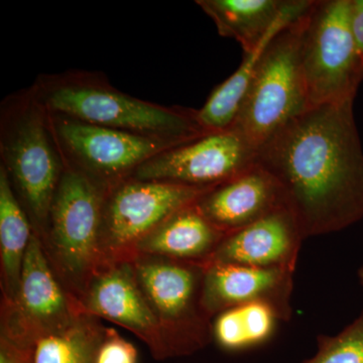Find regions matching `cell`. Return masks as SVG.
<instances>
[{
	"mask_svg": "<svg viewBox=\"0 0 363 363\" xmlns=\"http://www.w3.org/2000/svg\"><path fill=\"white\" fill-rule=\"evenodd\" d=\"M138 285L162 328L168 329L172 357L191 354L212 338L201 295L204 266L180 260H145L135 264Z\"/></svg>",
	"mask_w": 363,
	"mask_h": 363,
	"instance_id": "52a82bcc",
	"label": "cell"
},
{
	"mask_svg": "<svg viewBox=\"0 0 363 363\" xmlns=\"http://www.w3.org/2000/svg\"><path fill=\"white\" fill-rule=\"evenodd\" d=\"M351 0H314L303 33L301 60L310 105L354 102L363 64L350 28Z\"/></svg>",
	"mask_w": 363,
	"mask_h": 363,
	"instance_id": "5b68a950",
	"label": "cell"
},
{
	"mask_svg": "<svg viewBox=\"0 0 363 363\" xmlns=\"http://www.w3.org/2000/svg\"><path fill=\"white\" fill-rule=\"evenodd\" d=\"M357 278H358V281H359V285H360V286H362V290H363V266L362 267H360L359 269H358Z\"/></svg>",
	"mask_w": 363,
	"mask_h": 363,
	"instance_id": "484cf974",
	"label": "cell"
},
{
	"mask_svg": "<svg viewBox=\"0 0 363 363\" xmlns=\"http://www.w3.org/2000/svg\"><path fill=\"white\" fill-rule=\"evenodd\" d=\"M84 306L90 314L130 329L150 346L157 359L169 357L162 326L136 279L135 269L119 264L92 277Z\"/></svg>",
	"mask_w": 363,
	"mask_h": 363,
	"instance_id": "7c38bea8",
	"label": "cell"
},
{
	"mask_svg": "<svg viewBox=\"0 0 363 363\" xmlns=\"http://www.w3.org/2000/svg\"><path fill=\"white\" fill-rule=\"evenodd\" d=\"M353 104L310 107L257 150L306 240L363 219V149Z\"/></svg>",
	"mask_w": 363,
	"mask_h": 363,
	"instance_id": "6da1fadb",
	"label": "cell"
},
{
	"mask_svg": "<svg viewBox=\"0 0 363 363\" xmlns=\"http://www.w3.org/2000/svg\"><path fill=\"white\" fill-rule=\"evenodd\" d=\"M313 1L314 0H309L304 7L286 16L257 45L255 51L245 54V59L240 68L212 91L202 108L197 111L200 123L207 133L226 130L233 126L252 82L253 73L267 45L286 26L302 16L311 7Z\"/></svg>",
	"mask_w": 363,
	"mask_h": 363,
	"instance_id": "d6986e66",
	"label": "cell"
},
{
	"mask_svg": "<svg viewBox=\"0 0 363 363\" xmlns=\"http://www.w3.org/2000/svg\"><path fill=\"white\" fill-rule=\"evenodd\" d=\"M238 308L240 327L245 347L267 342L274 335L279 318L272 308L259 303Z\"/></svg>",
	"mask_w": 363,
	"mask_h": 363,
	"instance_id": "7402d4cb",
	"label": "cell"
},
{
	"mask_svg": "<svg viewBox=\"0 0 363 363\" xmlns=\"http://www.w3.org/2000/svg\"><path fill=\"white\" fill-rule=\"evenodd\" d=\"M308 11L267 45L231 126L257 150L311 107L301 60Z\"/></svg>",
	"mask_w": 363,
	"mask_h": 363,
	"instance_id": "277c9868",
	"label": "cell"
},
{
	"mask_svg": "<svg viewBox=\"0 0 363 363\" xmlns=\"http://www.w3.org/2000/svg\"><path fill=\"white\" fill-rule=\"evenodd\" d=\"M48 113L65 167L89 177L106 191L130 179L138 167L152 157L179 145L62 114Z\"/></svg>",
	"mask_w": 363,
	"mask_h": 363,
	"instance_id": "8992f818",
	"label": "cell"
},
{
	"mask_svg": "<svg viewBox=\"0 0 363 363\" xmlns=\"http://www.w3.org/2000/svg\"><path fill=\"white\" fill-rule=\"evenodd\" d=\"M107 191L65 167L49 215L55 252L75 281L92 276L101 260L102 208Z\"/></svg>",
	"mask_w": 363,
	"mask_h": 363,
	"instance_id": "ba28073f",
	"label": "cell"
},
{
	"mask_svg": "<svg viewBox=\"0 0 363 363\" xmlns=\"http://www.w3.org/2000/svg\"><path fill=\"white\" fill-rule=\"evenodd\" d=\"M227 235L195 204L177 212L138 243L135 250L169 259L204 264Z\"/></svg>",
	"mask_w": 363,
	"mask_h": 363,
	"instance_id": "e0dca14e",
	"label": "cell"
},
{
	"mask_svg": "<svg viewBox=\"0 0 363 363\" xmlns=\"http://www.w3.org/2000/svg\"><path fill=\"white\" fill-rule=\"evenodd\" d=\"M104 331L75 317L56 328L33 332L16 342L30 363H95Z\"/></svg>",
	"mask_w": 363,
	"mask_h": 363,
	"instance_id": "ac0fdd59",
	"label": "cell"
},
{
	"mask_svg": "<svg viewBox=\"0 0 363 363\" xmlns=\"http://www.w3.org/2000/svg\"><path fill=\"white\" fill-rule=\"evenodd\" d=\"M305 240L295 217L286 207H281L255 223L227 234L204 264L281 267L296 271Z\"/></svg>",
	"mask_w": 363,
	"mask_h": 363,
	"instance_id": "4fadbf2b",
	"label": "cell"
},
{
	"mask_svg": "<svg viewBox=\"0 0 363 363\" xmlns=\"http://www.w3.org/2000/svg\"><path fill=\"white\" fill-rule=\"evenodd\" d=\"M0 117L1 167L26 213L35 223L48 226L52 200L65 171L49 113L30 88L4 100Z\"/></svg>",
	"mask_w": 363,
	"mask_h": 363,
	"instance_id": "3957f363",
	"label": "cell"
},
{
	"mask_svg": "<svg viewBox=\"0 0 363 363\" xmlns=\"http://www.w3.org/2000/svg\"><path fill=\"white\" fill-rule=\"evenodd\" d=\"M28 213L0 167V252L7 295L13 304L18 300L21 269L33 236Z\"/></svg>",
	"mask_w": 363,
	"mask_h": 363,
	"instance_id": "ffe728a7",
	"label": "cell"
},
{
	"mask_svg": "<svg viewBox=\"0 0 363 363\" xmlns=\"http://www.w3.org/2000/svg\"><path fill=\"white\" fill-rule=\"evenodd\" d=\"M196 206L213 225L228 234L285 205L278 182L257 162L235 178L210 189Z\"/></svg>",
	"mask_w": 363,
	"mask_h": 363,
	"instance_id": "5bb4252c",
	"label": "cell"
},
{
	"mask_svg": "<svg viewBox=\"0 0 363 363\" xmlns=\"http://www.w3.org/2000/svg\"><path fill=\"white\" fill-rule=\"evenodd\" d=\"M303 363H363V309L335 335H319L314 357Z\"/></svg>",
	"mask_w": 363,
	"mask_h": 363,
	"instance_id": "44dd1931",
	"label": "cell"
},
{
	"mask_svg": "<svg viewBox=\"0 0 363 363\" xmlns=\"http://www.w3.org/2000/svg\"><path fill=\"white\" fill-rule=\"evenodd\" d=\"M32 90L50 113L62 114L149 138L184 145L207 135L198 111L162 106L117 90L101 75L66 72L38 78Z\"/></svg>",
	"mask_w": 363,
	"mask_h": 363,
	"instance_id": "7a4b0ae2",
	"label": "cell"
},
{
	"mask_svg": "<svg viewBox=\"0 0 363 363\" xmlns=\"http://www.w3.org/2000/svg\"><path fill=\"white\" fill-rule=\"evenodd\" d=\"M95 363H138V350L116 330H104Z\"/></svg>",
	"mask_w": 363,
	"mask_h": 363,
	"instance_id": "603a6c76",
	"label": "cell"
},
{
	"mask_svg": "<svg viewBox=\"0 0 363 363\" xmlns=\"http://www.w3.org/2000/svg\"><path fill=\"white\" fill-rule=\"evenodd\" d=\"M203 266L201 306L208 317L230 308L259 303L272 308L281 321H290L296 271L226 264Z\"/></svg>",
	"mask_w": 363,
	"mask_h": 363,
	"instance_id": "8fae6325",
	"label": "cell"
},
{
	"mask_svg": "<svg viewBox=\"0 0 363 363\" xmlns=\"http://www.w3.org/2000/svg\"><path fill=\"white\" fill-rule=\"evenodd\" d=\"M0 363L30 362L28 351L2 336L1 346H0Z\"/></svg>",
	"mask_w": 363,
	"mask_h": 363,
	"instance_id": "d4e9b609",
	"label": "cell"
},
{
	"mask_svg": "<svg viewBox=\"0 0 363 363\" xmlns=\"http://www.w3.org/2000/svg\"><path fill=\"white\" fill-rule=\"evenodd\" d=\"M210 189L135 179L109 189L102 208V252L135 248L145 236L177 212L195 204Z\"/></svg>",
	"mask_w": 363,
	"mask_h": 363,
	"instance_id": "9c48e42d",
	"label": "cell"
},
{
	"mask_svg": "<svg viewBox=\"0 0 363 363\" xmlns=\"http://www.w3.org/2000/svg\"><path fill=\"white\" fill-rule=\"evenodd\" d=\"M309 0H198L222 37L240 43L245 54L257 49L289 14Z\"/></svg>",
	"mask_w": 363,
	"mask_h": 363,
	"instance_id": "2e32d148",
	"label": "cell"
},
{
	"mask_svg": "<svg viewBox=\"0 0 363 363\" xmlns=\"http://www.w3.org/2000/svg\"><path fill=\"white\" fill-rule=\"evenodd\" d=\"M350 28L363 64V0L350 1Z\"/></svg>",
	"mask_w": 363,
	"mask_h": 363,
	"instance_id": "cb8c5ba5",
	"label": "cell"
},
{
	"mask_svg": "<svg viewBox=\"0 0 363 363\" xmlns=\"http://www.w3.org/2000/svg\"><path fill=\"white\" fill-rule=\"evenodd\" d=\"M16 305L23 316L26 330L7 336L13 340H20L33 332L56 328L76 317L71 313L65 294L55 278L42 242L35 233L23 259Z\"/></svg>",
	"mask_w": 363,
	"mask_h": 363,
	"instance_id": "9a60e30c",
	"label": "cell"
},
{
	"mask_svg": "<svg viewBox=\"0 0 363 363\" xmlns=\"http://www.w3.org/2000/svg\"><path fill=\"white\" fill-rule=\"evenodd\" d=\"M257 164V150L233 128L215 131L160 152L130 179L214 188Z\"/></svg>",
	"mask_w": 363,
	"mask_h": 363,
	"instance_id": "30bf717a",
	"label": "cell"
}]
</instances>
